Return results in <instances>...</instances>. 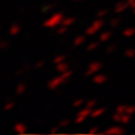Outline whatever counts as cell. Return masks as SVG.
Instances as JSON below:
<instances>
[{
	"mask_svg": "<svg viewBox=\"0 0 135 135\" xmlns=\"http://www.w3.org/2000/svg\"><path fill=\"white\" fill-rule=\"evenodd\" d=\"M125 133V129L122 126H112L108 129L101 132V134H106V135H122Z\"/></svg>",
	"mask_w": 135,
	"mask_h": 135,
	"instance_id": "5b68a950",
	"label": "cell"
},
{
	"mask_svg": "<svg viewBox=\"0 0 135 135\" xmlns=\"http://www.w3.org/2000/svg\"><path fill=\"white\" fill-rule=\"evenodd\" d=\"M68 31V26H64V25H62L61 27H59V29L56 31V34L59 35H63V34H65Z\"/></svg>",
	"mask_w": 135,
	"mask_h": 135,
	"instance_id": "e575fe53",
	"label": "cell"
},
{
	"mask_svg": "<svg viewBox=\"0 0 135 135\" xmlns=\"http://www.w3.org/2000/svg\"><path fill=\"white\" fill-rule=\"evenodd\" d=\"M72 74H73V72H72V70H68V71H65V72H63V73H61V75L63 77V79H64V81H65V83L68 82V81H70V78L72 77Z\"/></svg>",
	"mask_w": 135,
	"mask_h": 135,
	"instance_id": "d6986e66",
	"label": "cell"
},
{
	"mask_svg": "<svg viewBox=\"0 0 135 135\" xmlns=\"http://www.w3.org/2000/svg\"><path fill=\"white\" fill-rule=\"evenodd\" d=\"M131 116H132V115L124 113V114H123V117H122L120 124H128V123H129V120H131Z\"/></svg>",
	"mask_w": 135,
	"mask_h": 135,
	"instance_id": "cb8c5ba5",
	"label": "cell"
},
{
	"mask_svg": "<svg viewBox=\"0 0 135 135\" xmlns=\"http://www.w3.org/2000/svg\"><path fill=\"white\" fill-rule=\"evenodd\" d=\"M126 105H118L116 107V113H120V114H124L126 113Z\"/></svg>",
	"mask_w": 135,
	"mask_h": 135,
	"instance_id": "4dcf8cb0",
	"label": "cell"
},
{
	"mask_svg": "<svg viewBox=\"0 0 135 135\" xmlns=\"http://www.w3.org/2000/svg\"><path fill=\"white\" fill-rule=\"evenodd\" d=\"M134 113H135V106H127L126 107V114L133 115Z\"/></svg>",
	"mask_w": 135,
	"mask_h": 135,
	"instance_id": "74e56055",
	"label": "cell"
},
{
	"mask_svg": "<svg viewBox=\"0 0 135 135\" xmlns=\"http://www.w3.org/2000/svg\"><path fill=\"white\" fill-rule=\"evenodd\" d=\"M84 103V99H82V98H79V99H77V100H74V103L72 104V106L74 107V108H78V107H80L81 105Z\"/></svg>",
	"mask_w": 135,
	"mask_h": 135,
	"instance_id": "d6a6232c",
	"label": "cell"
},
{
	"mask_svg": "<svg viewBox=\"0 0 135 135\" xmlns=\"http://www.w3.org/2000/svg\"><path fill=\"white\" fill-rule=\"evenodd\" d=\"M127 8H128L127 1H119V2H117L115 5L114 10H115L116 14H120V12H124L126 9H127Z\"/></svg>",
	"mask_w": 135,
	"mask_h": 135,
	"instance_id": "8992f818",
	"label": "cell"
},
{
	"mask_svg": "<svg viewBox=\"0 0 135 135\" xmlns=\"http://www.w3.org/2000/svg\"><path fill=\"white\" fill-rule=\"evenodd\" d=\"M14 107H15V103L12 100H9V101H7V103H6L5 108H3V109H5L6 112H8V110H10V109H12Z\"/></svg>",
	"mask_w": 135,
	"mask_h": 135,
	"instance_id": "83f0119b",
	"label": "cell"
},
{
	"mask_svg": "<svg viewBox=\"0 0 135 135\" xmlns=\"http://www.w3.org/2000/svg\"><path fill=\"white\" fill-rule=\"evenodd\" d=\"M133 14L135 15V8H134V9H133Z\"/></svg>",
	"mask_w": 135,
	"mask_h": 135,
	"instance_id": "7bdbcfd3",
	"label": "cell"
},
{
	"mask_svg": "<svg viewBox=\"0 0 135 135\" xmlns=\"http://www.w3.org/2000/svg\"><path fill=\"white\" fill-rule=\"evenodd\" d=\"M19 32H20V25L19 24H12L9 28V34L11 36L17 35Z\"/></svg>",
	"mask_w": 135,
	"mask_h": 135,
	"instance_id": "7c38bea8",
	"label": "cell"
},
{
	"mask_svg": "<svg viewBox=\"0 0 135 135\" xmlns=\"http://www.w3.org/2000/svg\"><path fill=\"white\" fill-rule=\"evenodd\" d=\"M104 25H105V22H104L103 18H97L96 20H94V23H92L89 27H87L86 35L87 36H94V35H96V34L104 27Z\"/></svg>",
	"mask_w": 135,
	"mask_h": 135,
	"instance_id": "7a4b0ae2",
	"label": "cell"
},
{
	"mask_svg": "<svg viewBox=\"0 0 135 135\" xmlns=\"http://www.w3.org/2000/svg\"><path fill=\"white\" fill-rule=\"evenodd\" d=\"M70 119H68V118H63L62 120H60V123H59V126H60V128H63V127H66V126L70 125Z\"/></svg>",
	"mask_w": 135,
	"mask_h": 135,
	"instance_id": "d4e9b609",
	"label": "cell"
},
{
	"mask_svg": "<svg viewBox=\"0 0 135 135\" xmlns=\"http://www.w3.org/2000/svg\"><path fill=\"white\" fill-rule=\"evenodd\" d=\"M63 19H64L63 12H55V14H53L47 20H45L43 23V26L47 27V28H55L57 26H60V25H62Z\"/></svg>",
	"mask_w": 135,
	"mask_h": 135,
	"instance_id": "6da1fadb",
	"label": "cell"
},
{
	"mask_svg": "<svg viewBox=\"0 0 135 135\" xmlns=\"http://www.w3.org/2000/svg\"><path fill=\"white\" fill-rule=\"evenodd\" d=\"M105 112H106V108L105 107H100V108H95V109H92V112H91V117L92 118H96V117H99L101 115H104Z\"/></svg>",
	"mask_w": 135,
	"mask_h": 135,
	"instance_id": "30bf717a",
	"label": "cell"
},
{
	"mask_svg": "<svg viewBox=\"0 0 135 135\" xmlns=\"http://www.w3.org/2000/svg\"><path fill=\"white\" fill-rule=\"evenodd\" d=\"M99 132V126H92V127L89 128V133L90 134H96Z\"/></svg>",
	"mask_w": 135,
	"mask_h": 135,
	"instance_id": "f35d334b",
	"label": "cell"
},
{
	"mask_svg": "<svg viewBox=\"0 0 135 135\" xmlns=\"http://www.w3.org/2000/svg\"><path fill=\"white\" fill-rule=\"evenodd\" d=\"M96 106H97V100H96V99H90V100H88V101H87L86 107L94 109Z\"/></svg>",
	"mask_w": 135,
	"mask_h": 135,
	"instance_id": "4316f807",
	"label": "cell"
},
{
	"mask_svg": "<svg viewBox=\"0 0 135 135\" xmlns=\"http://www.w3.org/2000/svg\"><path fill=\"white\" fill-rule=\"evenodd\" d=\"M55 7H56L55 3H50V5L43 6V7H42V9H41V12H42V14H45V12H49V11H51L52 9H54Z\"/></svg>",
	"mask_w": 135,
	"mask_h": 135,
	"instance_id": "2e32d148",
	"label": "cell"
},
{
	"mask_svg": "<svg viewBox=\"0 0 135 135\" xmlns=\"http://www.w3.org/2000/svg\"><path fill=\"white\" fill-rule=\"evenodd\" d=\"M122 117H123V114H120V113H115L113 115V118L112 119L114 122H116V123H120L122 122Z\"/></svg>",
	"mask_w": 135,
	"mask_h": 135,
	"instance_id": "484cf974",
	"label": "cell"
},
{
	"mask_svg": "<svg viewBox=\"0 0 135 135\" xmlns=\"http://www.w3.org/2000/svg\"><path fill=\"white\" fill-rule=\"evenodd\" d=\"M8 47H9V42H7V41L0 42V50H6Z\"/></svg>",
	"mask_w": 135,
	"mask_h": 135,
	"instance_id": "d590c367",
	"label": "cell"
},
{
	"mask_svg": "<svg viewBox=\"0 0 135 135\" xmlns=\"http://www.w3.org/2000/svg\"><path fill=\"white\" fill-rule=\"evenodd\" d=\"M120 24V18H112V20L109 22V25H110V27H113V28H115V27H117L118 25Z\"/></svg>",
	"mask_w": 135,
	"mask_h": 135,
	"instance_id": "603a6c76",
	"label": "cell"
},
{
	"mask_svg": "<svg viewBox=\"0 0 135 135\" xmlns=\"http://www.w3.org/2000/svg\"><path fill=\"white\" fill-rule=\"evenodd\" d=\"M124 55L128 59H133L135 57V49H127L124 52Z\"/></svg>",
	"mask_w": 135,
	"mask_h": 135,
	"instance_id": "7402d4cb",
	"label": "cell"
},
{
	"mask_svg": "<svg viewBox=\"0 0 135 135\" xmlns=\"http://www.w3.org/2000/svg\"><path fill=\"white\" fill-rule=\"evenodd\" d=\"M86 116H82V115H77V118H75V120H74V123L75 124H81L83 123L84 120H86Z\"/></svg>",
	"mask_w": 135,
	"mask_h": 135,
	"instance_id": "836d02e7",
	"label": "cell"
},
{
	"mask_svg": "<svg viewBox=\"0 0 135 135\" xmlns=\"http://www.w3.org/2000/svg\"><path fill=\"white\" fill-rule=\"evenodd\" d=\"M59 128H60V126H55V127H52V128H51V133H57V131H59Z\"/></svg>",
	"mask_w": 135,
	"mask_h": 135,
	"instance_id": "60d3db41",
	"label": "cell"
},
{
	"mask_svg": "<svg viewBox=\"0 0 135 135\" xmlns=\"http://www.w3.org/2000/svg\"><path fill=\"white\" fill-rule=\"evenodd\" d=\"M31 64H29V63H27V64H25L22 69H19V70H17L16 72H15V75H20V74H23L24 72H26V71H28L29 69H31Z\"/></svg>",
	"mask_w": 135,
	"mask_h": 135,
	"instance_id": "ac0fdd59",
	"label": "cell"
},
{
	"mask_svg": "<svg viewBox=\"0 0 135 135\" xmlns=\"http://www.w3.org/2000/svg\"><path fill=\"white\" fill-rule=\"evenodd\" d=\"M117 49V44H112V45H108V47L106 49V53L107 54H110L113 52H115Z\"/></svg>",
	"mask_w": 135,
	"mask_h": 135,
	"instance_id": "f546056e",
	"label": "cell"
},
{
	"mask_svg": "<svg viewBox=\"0 0 135 135\" xmlns=\"http://www.w3.org/2000/svg\"><path fill=\"white\" fill-rule=\"evenodd\" d=\"M112 37V33L110 32H104V33H101L100 35H99V41L101 42V43H105V42H107L109 38Z\"/></svg>",
	"mask_w": 135,
	"mask_h": 135,
	"instance_id": "5bb4252c",
	"label": "cell"
},
{
	"mask_svg": "<svg viewBox=\"0 0 135 135\" xmlns=\"http://www.w3.org/2000/svg\"><path fill=\"white\" fill-rule=\"evenodd\" d=\"M73 1H84V0H73Z\"/></svg>",
	"mask_w": 135,
	"mask_h": 135,
	"instance_id": "b9f144b4",
	"label": "cell"
},
{
	"mask_svg": "<svg viewBox=\"0 0 135 135\" xmlns=\"http://www.w3.org/2000/svg\"><path fill=\"white\" fill-rule=\"evenodd\" d=\"M65 60V55H57L56 57H54V60H53V63H55V64H57V63H61Z\"/></svg>",
	"mask_w": 135,
	"mask_h": 135,
	"instance_id": "1f68e13d",
	"label": "cell"
},
{
	"mask_svg": "<svg viewBox=\"0 0 135 135\" xmlns=\"http://www.w3.org/2000/svg\"><path fill=\"white\" fill-rule=\"evenodd\" d=\"M135 35V27H127L123 31V36L125 37H132Z\"/></svg>",
	"mask_w": 135,
	"mask_h": 135,
	"instance_id": "9a60e30c",
	"label": "cell"
},
{
	"mask_svg": "<svg viewBox=\"0 0 135 135\" xmlns=\"http://www.w3.org/2000/svg\"><path fill=\"white\" fill-rule=\"evenodd\" d=\"M45 63H46L45 60H40L34 66H35V69H41V68H43V66L45 65Z\"/></svg>",
	"mask_w": 135,
	"mask_h": 135,
	"instance_id": "8d00e7d4",
	"label": "cell"
},
{
	"mask_svg": "<svg viewBox=\"0 0 135 135\" xmlns=\"http://www.w3.org/2000/svg\"><path fill=\"white\" fill-rule=\"evenodd\" d=\"M107 15H108V9H101L97 12V18H104Z\"/></svg>",
	"mask_w": 135,
	"mask_h": 135,
	"instance_id": "f1b7e54d",
	"label": "cell"
},
{
	"mask_svg": "<svg viewBox=\"0 0 135 135\" xmlns=\"http://www.w3.org/2000/svg\"><path fill=\"white\" fill-rule=\"evenodd\" d=\"M0 28H1V27H0Z\"/></svg>",
	"mask_w": 135,
	"mask_h": 135,
	"instance_id": "f6af8a7d",
	"label": "cell"
},
{
	"mask_svg": "<svg viewBox=\"0 0 135 135\" xmlns=\"http://www.w3.org/2000/svg\"><path fill=\"white\" fill-rule=\"evenodd\" d=\"M99 42L100 41H98V42H91V43L88 44V46H87V51H88V52H91V51H94V50H96L97 47H98V46H99Z\"/></svg>",
	"mask_w": 135,
	"mask_h": 135,
	"instance_id": "44dd1931",
	"label": "cell"
},
{
	"mask_svg": "<svg viewBox=\"0 0 135 135\" xmlns=\"http://www.w3.org/2000/svg\"><path fill=\"white\" fill-rule=\"evenodd\" d=\"M107 75L106 74H103V73H99V74H96L94 78H92V81L96 84H103L107 81Z\"/></svg>",
	"mask_w": 135,
	"mask_h": 135,
	"instance_id": "52a82bcc",
	"label": "cell"
},
{
	"mask_svg": "<svg viewBox=\"0 0 135 135\" xmlns=\"http://www.w3.org/2000/svg\"><path fill=\"white\" fill-rule=\"evenodd\" d=\"M103 68V64H101V62H98V61H96V62H92L89 64V66H88V70L86 71V73H84V75L86 77H89V75L91 74H94L96 72H98V71Z\"/></svg>",
	"mask_w": 135,
	"mask_h": 135,
	"instance_id": "277c9868",
	"label": "cell"
},
{
	"mask_svg": "<svg viewBox=\"0 0 135 135\" xmlns=\"http://www.w3.org/2000/svg\"><path fill=\"white\" fill-rule=\"evenodd\" d=\"M74 22H75V18H74V17H66V18L63 19L62 25H64V26H68V27H69L70 25H72Z\"/></svg>",
	"mask_w": 135,
	"mask_h": 135,
	"instance_id": "ffe728a7",
	"label": "cell"
},
{
	"mask_svg": "<svg viewBox=\"0 0 135 135\" xmlns=\"http://www.w3.org/2000/svg\"><path fill=\"white\" fill-rule=\"evenodd\" d=\"M63 83H65L64 79H63L62 75H59V77H55V78H53L52 80H50L49 83H47V87H49V89H51V90H56L57 88L61 87Z\"/></svg>",
	"mask_w": 135,
	"mask_h": 135,
	"instance_id": "3957f363",
	"label": "cell"
},
{
	"mask_svg": "<svg viewBox=\"0 0 135 135\" xmlns=\"http://www.w3.org/2000/svg\"><path fill=\"white\" fill-rule=\"evenodd\" d=\"M0 42H1V40H0Z\"/></svg>",
	"mask_w": 135,
	"mask_h": 135,
	"instance_id": "ee69618b",
	"label": "cell"
},
{
	"mask_svg": "<svg viewBox=\"0 0 135 135\" xmlns=\"http://www.w3.org/2000/svg\"><path fill=\"white\" fill-rule=\"evenodd\" d=\"M91 112H92V109H91V108H88V107H86V108L81 109V110H79L77 115H82V116L89 117V116L91 115Z\"/></svg>",
	"mask_w": 135,
	"mask_h": 135,
	"instance_id": "e0dca14e",
	"label": "cell"
},
{
	"mask_svg": "<svg viewBox=\"0 0 135 135\" xmlns=\"http://www.w3.org/2000/svg\"><path fill=\"white\" fill-rule=\"evenodd\" d=\"M84 41H86V36L84 35H78L75 36V38L73 40V46H79L84 43Z\"/></svg>",
	"mask_w": 135,
	"mask_h": 135,
	"instance_id": "4fadbf2b",
	"label": "cell"
},
{
	"mask_svg": "<svg viewBox=\"0 0 135 135\" xmlns=\"http://www.w3.org/2000/svg\"><path fill=\"white\" fill-rule=\"evenodd\" d=\"M55 70L57 71V72L63 73V72H65V71L69 70V64L65 63L64 61L61 62V63H57V64L55 65Z\"/></svg>",
	"mask_w": 135,
	"mask_h": 135,
	"instance_id": "ba28073f",
	"label": "cell"
},
{
	"mask_svg": "<svg viewBox=\"0 0 135 135\" xmlns=\"http://www.w3.org/2000/svg\"><path fill=\"white\" fill-rule=\"evenodd\" d=\"M126 1H127L128 8H131V9H134V8H135V0H126Z\"/></svg>",
	"mask_w": 135,
	"mask_h": 135,
	"instance_id": "ab89813d",
	"label": "cell"
},
{
	"mask_svg": "<svg viewBox=\"0 0 135 135\" xmlns=\"http://www.w3.org/2000/svg\"><path fill=\"white\" fill-rule=\"evenodd\" d=\"M26 89H27L26 83H25V82H20V83L17 84V87H16V94L18 96H20V95H23L24 92L26 91Z\"/></svg>",
	"mask_w": 135,
	"mask_h": 135,
	"instance_id": "8fae6325",
	"label": "cell"
},
{
	"mask_svg": "<svg viewBox=\"0 0 135 135\" xmlns=\"http://www.w3.org/2000/svg\"><path fill=\"white\" fill-rule=\"evenodd\" d=\"M14 129H15L16 133L23 134V133H25V132L27 131V126L25 125L24 123H17V124H15V126H14Z\"/></svg>",
	"mask_w": 135,
	"mask_h": 135,
	"instance_id": "9c48e42d",
	"label": "cell"
}]
</instances>
